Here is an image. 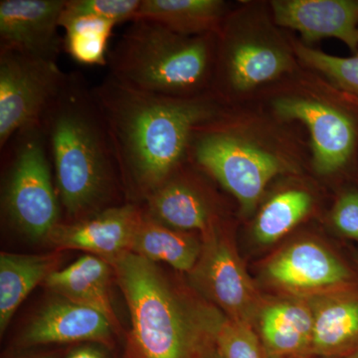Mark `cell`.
Returning <instances> with one entry per match:
<instances>
[{"instance_id": "9", "label": "cell", "mask_w": 358, "mask_h": 358, "mask_svg": "<svg viewBox=\"0 0 358 358\" xmlns=\"http://www.w3.org/2000/svg\"><path fill=\"white\" fill-rule=\"evenodd\" d=\"M274 108L284 119L299 120L310 129L317 173H336L352 164L358 145V114L303 98L278 99Z\"/></svg>"}, {"instance_id": "12", "label": "cell", "mask_w": 358, "mask_h": 358, "mask_svg": "<svg viewBox=\"0 0 358 358\" xmlns=\"http://www.w3.org/2000/svg\"><path fill=\"white\" fill-rule=\"evenodd\" d=\"M141 217L140 205L126 202L82 220L59 223L47 242L58 250H81L109 262L129 252Z\"/></svg>"}, {"instance_id": "28", "label": "cell", "mask_w": 358, "mask_h": 358, "mask_svg": "<svg viewBox=\"0 0 358 358\" xmlns=\"http://www.w3.org/2000/svg\"><path fill=\"white\" fill-rule=\"evenodd\" d=\"M331 219L339 233L358 241V190L341 195L334 205Z\"/></svg>"}, {"instance_id": "8", "label": "cell", "mask_w": 358, "mask_h": 358, "mask_svg": "<svg viewBox=\"0 0 358 358\" xmlns=\"http://www.w3.org/2000/svg\"><path fill=\"white\" fill-rule=\"evenodd\" d=\"M202 235L201 254L189 273L193 285L226 317L253 327L263 305L236 250L216 224Z\"/></svg>"}, {"instance_id": "17", "label": "cell", "mask_w": 358, "mask_h": 358, "mask_svg": "<svg viewBox=\"0 0 358 358\" xmlns=\"http://www.w3.org/2000/svg\"><path fill=\"white\" fill-rule=\"evenodd\" d=\"M257 322L259 336L268 358L310 355L313 317L307 299L278 301L263 306Z\"/></svg>"}, {"instance_id": "11", "label": "cell", "mask_w": 358, "mask_h": 358, "mask_svg": "<svg viewBox=\"0 0 358 358\" xmlns=\"http://www.w3.org/2000/svg\"><path fill=\"white\" fill-rule=\"evenodd\" d=\"M66 0H1L0 49L57 62L64 49L60 20Z\"/></svg>"}, {"instance_id": "6", "label": "cell", "mask_w": 358, "mask_h": 358, "mask_svg": "<svg viewBox=\"0 0 358 358\" xmlns=\"http://www.w3.org/2000/svg\"><path fill=\"white\" fill-rule=\"evenodd\" d=\"M189 155L236 197L245 213L255 209L266 185L285 171L279 157L213 126L197 131Z\"/></svg>"}, {"instance_id": "7", "label": "cell", "mask_w": 358, "mask_h": 358, "mask_svg": "<svg viewBox=\"0 0 358 358\" xmlns=\"http://www.w3.org/2000/svg\"><path fill=\"white\" fill-rule=\"evenodd\" d=\"M67 77L57 62L0 49L1 152L16 134L41 124Z\"/></svg>"}, {"instance_id": "16", "label": "cell", "mask_w": 358, "mask_h": 358, "mask_svg": "<svg viewBox=\"0 0 358 358\" xmlns=\"http://www.w3.org/2000/svg\"><path fill=\"white\" fill-rule=\"evenodd\" d=\"M307 300L313 317L310 355H352L358 348V292L348 289Z\"/></svg>"}, {"instance_id": "34", "label": "cell", "mask_w": 358, "mask_h": 358, "mask_svg": "<svg viewBox=\"0 0 358 358\" xmlns=\"http://www.w3.org/2000/svg\"><path fill=\"white\" fill-rule=\"evenodd\" d=\"M357 264H358V259H357Z\"/></svg>"}, {"instance_id": "24", "label": "cell", "mask_w": 358, "mask_h": 358, "mask_svg": "<svg viewBox=\"0 0 358 358\" xmlns=\"http://www.w3.org/2000/svg\"><path fill=\"white\" fill-rule=\"evenodd\" d=\"M310 207L312 197L303 190H287L275 195L264 205L256 219V239L265 245L274 243L293 229Z\"/></svg>"}, {"instance_id": "23", "label": "cell", "mask_w": 358, "mask_h": 358, "mask_svg": "<svg viewBox=\"0 0 358 358\" xmlns=\"http://www.w3.org/2000/svg\"><path fill=\"white\" fill-rule=\"evenodd\" d=\"M115 25L93 17L61 20L64 50L80 64L108 66L109 41Z\"/></svg>"}, {"instance_id": "22", "label": "cell", "mask_w": 358, "mask_h": 358, "mask_svg": "<svg viewBox=\"0 0 358 358\" xmlns=\"http://www.w3.org/2000/svg\"><path fill=\"white\" fill-rule=\"evenodd\" d=\"M143 210V209H141ZM202 243L187 232L167 227L143 211L129 252L150 262L166 263L176 270H193L201 254Z\"/></svg>"}, {"instance_id": "31", "label": "cell", "mask_w": 358, "mask_h": 358, "mask_svg": "<svg viewBox=\"0 0 358 358\" xmlns=\"http://www.w3.org/2000/svg\"><path fill=\"white\" fill-rule=\"evenodd\" d=\"M30 358H56V357L54 355H37V357H33Z\"/></svg>"}, {"instance_id": "33", "label": "cell", "mask_w": 358, "mask_h": 358, "mask_svg": "<svg viewBox=\"0 0 358 358\" xmlns=\"http://www.w3.org/2000/svg\"><path fill=\"white\" fill-rule=\"evenodd\" d=\"M310 355H307V357H298V358H310ZM324 358V357H322Z\"/></svg>"}, {"instance_id": "27", "label": "cell", "mask_w": 358, "mask_h": 358, "mask_svg": "<svg viewBox=\"0 0 358 358\" xmlns=\"http://www.w3.org/2000/svg\"><path fill=\"white\" fill-rule=\"evenodd\" d=\"M141 0H66L61 20L93 17L112 21L115 24L134 21Z\"/></svg>"}, {"instance_id": "2", "label": "cell", "mask_w": 358, "mask_h": 358, "mask_svg": "<svg viewBox=\"0 0 358 358\" xmlns=\"http://www.w3.org/2000/svg\"><path fill=\"white\" fill-rule=\"evenodd\" d=\"M67 222L117 206L124 190L105 120L83 75L68 73L41 122Z\"/></svg>"}, {"instance_id": "19", "label": "cell", "mask_w": 358, "mask_h": 358, "mask_svg": "<svg viewBox=\"0 0 358 358\" xmlns=\"http://www.w3.org/2000/svg\"><path fill=\"white\" fill-rule=\"evenodd\" d=\"M221 61L226 84L247 91L272 81L291 68L289 54L279 47L257 40L225 41Z\"/></svg>"}, {"instance_id": "20", "label": "cell", "mask_w": 358, "mask_h": 358, "mask_svg": "<svg viewBox=\"0 0 358 358\" xmlns=\"http://www.w3.org/2000/svg\"><path fill=\"white\" fill-rule=\"evenodd\" d=\"M58 253L0 254V333H6L14 313L33 289L57 270Z\"/></svg>"}, {"instance_id": "4", "label": "cell", "mask_w": 358, "mask_h": 358, "mask_svg": "<svg viewBox=\"0 0 358 358\" xmlns=\"http://www.w3.org/2000/svg\"><path fill=\"white\" fill-rule=\"evenodd\" d=\"M214 34L186 36L147 20H134L109 51V74L155 95L187 98L210 80Z\"/></svg>"}, {"instance_id": "18", "label": "cell", "mask_w": 358, "mask_h": 358, "mask_svg": "<svg viewBox=\"0 0 358 358\" xmlns=\"http://www.w3.org/2000/svg\"><path fill=\"white\" fill-rule=\"evenodd\" d=\"M114 268L100 257H80L64 268H57L45 281V287L60 298L98 310L117 329V315L110 298Z\"/></svg>"}, {"instance_id": "5", "label": "cell", "mask_w": 358, "mask_h": 358, "mask_svg": "<svg viewBox=\"0 0 358 358\" xmlns=\"http://www.w3.org/2000/svg\"><path fill=\"white\" fill-rule=\"evenodd\" d=\"M3 150L7 167L2 208L7 221L28 239L47 241L61 223L60 201L41 124L16 134Z\"/></svg>"}, {"instance_id": "1", "label": "cell", "mask_w": 358, "mask_h": 358, "mask_svg": "<svg viewBox=\"0 0 358 358\" xmlns=\"http://www.w3.org/2000/svg\"><path fill=\"white\" fill-rule=\"evenodd\" d=\"M92 92L110 134L129 203L140 205L179 169L195 134L219 115L210 96L155 95L110 74Z\"/></svg>"}, {"instance_id": "32", "label": "cell", "mask_w": 358, "mask_h": 358, "mask_svg": "<svg viewBox=\"0 0 358 358\" xmlns=\"http://www.w3.org/2000/svg\"><path fill=\"white\" fill-rule=\"evenodd\" d=\"M350 358H358V348L350 355Z\"/></svg>"}, {"instance_id": "3", "label": "cell", "mask_w": 358, "mask_h": 358, "mask_svg": "<svg viewBox=\"0 0 358 358\" xmlns=\"http://www.w3.org/2000/svg\"><path fill=\"white\" fill-rule=\"evenodd\" d=\"M129 317L126 358H203L222 313L192 300L157 265L131 252L109 261Z\"/></svg>"}, {"instance_id": "21", "label": "cell", "mask_w": 358, "mask_h": 358, "mask_svg": "<svg viewBox=\"0 0 358 358\" xmlns=\"http://www.w3.org/2000/svg\"><path fill=\"white\" fill-rule=\"evenodd\" d=\"M225 7L219 0H141L136 20L154 21L186 36L217 34Z\"/></svg>"}, {"instance_id": "15", "label": "cell", "mask_w": 358, "mask_h": 358, "mask_svg": "<svg viewBox=\"0 0 358 358\" xmlns=\"http://www.w3.org/2000/svg\"><path fill=\"white\" fill-rule=\"evenodd\" d=\"M141 203L145 215L173 229L204 234L215 225L206 194L178 169Z\"/></svg>"}, {"instance_id": "26", "label": "cell", "mask_w": 358, "mask_h": 358, "mask_svg": "<svg viewBox=\"0 0 358 358\" xmlns=\"http://www.w3.org/2000/svg\"><path fill=\"white\" fill-rule=\"evenodd\" d=\"M294 51L305 64L322 73L348 95L358 98V50L352 57H336L296 43Z\"/></svg>"}, {"instance_id": "10", "label": "cell", "mask_w": 358, "mask_h": 358, "mask_svg": "<svg viewBox=\"0 0 358 358\" xmlns=\"http://www.w3.org/2000/svg\"><path fill=\"white\" fill-rule=\"evenodd\" d=\"M275 286L300 299H310L352 289V274L333 253L312 241L282 250L266 268Z\"/></svg>"}, {"instance_id": "25", "label": "cell", "mask_w": 358, "mask_h": 358, "mask_svg": "<svg viewBox=\"0 0 358 358\" xmlns=\"http://www.w3.org/2000/svg\"><path fill=\"white\" fill-rule=\"evenodd\" d=\"M214 350L218 358H268L253 327L224 315L216 329Z\"/></svg>"}, {"instance_id": "14", "label": "cell", "mask_w": 358, "mask_h": 358, "mask_svg": "<svg viewBox=\"0 0 358 358\" xmlns=\"http://www.w3.org/2000/svg\"><path fill=\"white\" fill-rule=\"evenodd\" d=\"M272 7L275 22L306 41L336 38L358 50V0H278Z\"/></svg>"}, {"instance_id": "13", "label": "cell", "mask_w": 358, "mask_h": 358, "mask_svg": "<svg viewBox=\"0 0 358 358\" xmlns=\"http://www.w3.org/2000/svg\"><path fill=\"white\" fill-rule=\"evenodd\" d=\"M115 327L106 315L65 299L49 301L21 334V348L63 343L112 345Z\"/></svg>"}, {"instance_id": "30", "label": "cell", "mask_w": 358, "mask_h": 358, "mask_svg": "<svg viewBox=\"0 0 358 358\" xmlns=\"http://www.w3.org/2000/svg\"><path fill=\"white\" fill-rule=\"evenodd\" d=\"M203 358H218V357H217V355H216L215 350H214V348H213V350H212L210 352L207 353V355H205V357Z\"/></svg>"}, {"instance_id": "29", "label": "cell", "mask_w": 358, "mask_h": 358, "mask_svg": "<svg viewBox=\"0 0 358 358\" xmlns=\"http://www.w3.org/2000/svg\"><path fill=\"white\" fill-rule=\"evenodd\" d=\"M108 348L101 343H84L73 348L65 358H110Z\"/></svg>"}]
</instances>
